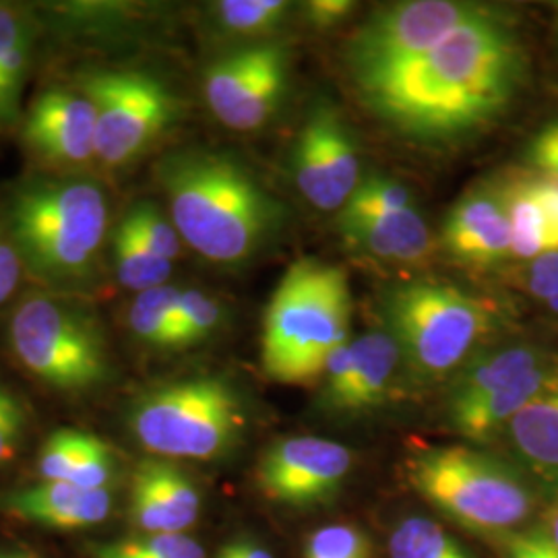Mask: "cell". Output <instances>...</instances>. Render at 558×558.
<instances>
[{
  "instance_id": "6da1fadb",
  "label": "cell",
  "mask_w": 558,
  "mask_h": 558,
  "mask_svg": "<svg viewBox=\"0 0 558 558\" xmlns=\"http://www.w3.org/2000/svg\"><path fill=\"white\" fill-rule=\"evenodd\" d=\"M525 75L527 57L518 32L486 7L418 59L359 92L399 133L414 140H453L499 119Z\"/></svg>"
},
{
  "instance_id": "7a4b0ae2",
  "label": "cell",
  "mask_w": 558,
  "mask_h": 558,
  "mask_svg": "<svg viewBox=\"0 0 558 558\" xmlns=\"http://www.w3.org/2000/svg\"><path fill=\"white\" fill-rule=\"evenodd\" d=\"M156 174L180 239L216 265L253 259L283 221L281 203L230 154L174 151Z\"/></svg>"
},
{
  "instance_id": "3957f363",
  "label": "cell",
  "mask_w": 558,
  "mask_h": 558,
  "mask_svg": "<svg viewBox=\"0 0 558 558\" xmlns=\"http://www.w3.org/2000/svg\"><path fill=\"white\" fill-rule=\"evenodd\" d=\"M0 226L29 276L50 292L75 294L100 274L110 201L98 180L34 177L9 191Z\"/></svg>"
},
{
  "instance_id": "277c9868",
  "label": "cell",
  "mask_w": 558,
  "mask_h": 558,
  "mask_svg": "<svg viewBox=\"0 0 558 558\" xmlns=\"http://www.w3.org/2000/svg\"><path fill=\"white\" fill-rule=\"evenodd\" d=\"M350 319L345 274L320 260H296L279 281L263 320L265 375L288 385L323 379L327 360L348 343Z\"/></svg>"
},
{
  "instance_id": "5b68a950",
  "label": "cell",
  "mask_w": 558,
  "mask_h": 558,
  "mask_svg": "<svg viewBox=\"0 0 558 558\" xmlns=\"http://www.w3.org/2000/svg\"><path fill=\"white\" fill-rule=\"evenodd\" d=\"M7 338L29 375L64 393L92 391L112 375L100 317L75 294H25L9 317Z\"/></svg>"
},
{
  "instance_id": "8992f818",
  "label": "cell",
  "mask_w": 558,
  "mask_h": 558,
  "mask_svg": "<svg viewBox=\"0 0 558 558\" xmlns=\"http://www.w3.org/2000/svg\"><path fill=\"white\" fill-rule=\"evenodd\" d=\"M405 470L422 499L472 532H509L534 509L527 484L511 468L470 447L422 449Z\"/></svg>"
},
{
  "instance_id": "52a82bcc",
  "label": "cell",
  "mask_w": 558,
  "mask_h": 558,
  "mask_svg": "<svg viewBox=\"0 0 558 558\" xmlns=\"http://www.w3.org/2000/svg\"><path fill=\"white\" fill-rule=\"evenodd\" d=\"M246 424L236 389L220 377L160 385L131 408L129 426L154 456L207 461L223 456Z\"/></svg>"
},
{
  "instance_id": "ba28073f",
  "label": "cell",
  "mask_w": 558,
  "mask_h": 558,
  "mask_svg": "<svg viewBox=\"0 0 558 558\" xmlns=\"http://www.w3.org/2000/svg\"><path fill=\"white\" fill-rule=\"evenodd\" d=\"M385 317L401 356L424 377L453 371L499 323L490 302L435 281L393 288Z\"/></svg>"
},
{
  "instance_id": "9c48e42d",
  "label": "cell",
  "mask_w": 558,
  "mask_h": 558,
  "mask_svg": "<svg viewBox=\"0 0 558 558\" xmlns=\"http://www.w3.org/2000/svg\"><path fill=\"white\" fill-rule=\"evenodd\" d=\"M80 89L96 108L98 161L112 170L140 160L179 117L172 89L145 71L92 69Z\"/></svg>"
},
{
  "instance_id": "30bf717a",
  "label": "cell",
  "mask_w": 558,
  "mask_h": 558,
  "mask_svg": "<svg viewBox=\"0 0 558 558\" xmlns=\"http://www.w3.org/2000/svg\"><path fill=\"white\" fill-rule=\"evenodd\" d=\"M484 9V4L461 0H408L380 9L348 44L345 60L356 87L418 59Z\"/></svg>"
},
{
  "instance_id": "8fae6325",
  "label": "cell",
  "mask_w": 558,
  "mask_h": 558,
  "mask_svg": "<svg viewBox=\"0 0 558 558\" xmlns=\"http://www.w3.org/2000/svg\"><path fill=\"white\" fill-rule=\"evenodd\" d=\"M290 59L279 44H257L216 60L205 73V100L223 126L257 131L278 110Z\"/></svg>"
},
{
  "instance_id": "7c38bea8",
  "label": "cell",
  "mask_w": 558,
  "mask_h": 558,
  "mask_svg": "<svg viewBox=\"0 0 558 558\" xmlns=\"http://www.w3.org/2000/svg\"><path fill=\"white\" fill-rule=\"evenodd\" d=\"M292 174L302 197L320 211H341L360 184L356 141L331 106H315L292 154Z\"/></svg>"
},
{
  "instance_id": "4fadbf2b",
  "label": "cell",
  "mask_w": 558,
  "mask_h": 558,
  "mask_svg": "<svg viewBox=\"0 0 558 558\" xmlns=\"http://www.w3.org/2000/svg\"><path fill=\"white\" fill-rule=\"evenodd\" d=\"M352 451L323 437H288L259 461L257 482L267 499L306 507L331 499L352 470Z\"/></svg>"
},
{
  "instance_id": "5bb4252c",
  "label": "cell",
  "mask_w": 558,
  "mask_h": 558,
  "mask_svg": "<svg viewBox=\"0 0 558 558\" xmlns=\"http://www.w3.org/2000/svg\"><path fill=\"white\" fill-rule=\"evenodd\" d=\"M96 108L81 89H48L21 122L25 145L52 168L77 172L98 161Z\"/></svg>"
},
{
  "instance_id": "9a60e30c",
  "label": "cell",
  "mask_w": 558,
  "mask_h": 558,
  "mask_svg": "<svg viewBox=\"0 0 558 558\" xmlns=\"http://www.w3.org/2000/svg\"><path fill=\"white\" fill-rule=\"evenodd\" d=\"M442 242L456 259L472 267L511 259V226L500 186L463 195L445 221Z\"/></svg>"
},
{
  "instance_id": "2e32d148",
  "label": "cell",
  "mask_w": 558,
  "mask_h": 558,
  "mask_svg": "<svg viewBox=\"0 0 558 558\" xmlns=\"http://www.w3.org/2000/svg\"><path fill=\"white\" fill-rule=\"evenodd\" d=\"M201 511L193 480L170 461H141L131 488V515L145 536L184 534Z\"/></svg>"
},
{
  "instance_id": "e0dca14e",
  "label": "cell",
  "mask_w": 558,
  "mask_h": 558,
  "mask_svg": "<svg viewBox=\"0 0 558 558\" xmlns=\"http://www.w3.org/2000/svg\"><path fill=\"white\" fill-rule=\"evenodd\" d=\"M2 507L29 523L52 530H87L110 515L112 493L71 482H40L7 497Z\"/></svg>"
},
{
  "instance_id": "ac0fdd59",
  "label": "cell",
  "mask_w": 558,
  "mask_h": 558,
  "mask_svg": "<svg viewBox=\"0 0 558 558\" xmlns=\"http://www.w3.org/2000/svg\"><path fill=\"white\" fill-rule=\"evenodd\" d=\"M338 228L350 246L377 259L416 263L430 251L426 221L414 207L385 216H339Z\"/></svg>"
},
{
  "instance_id": "d6986e66",
  "label": "cell",
  "mask_w": 558,
  "mask_h": 558,
  "mask_svg": "<svg viewBox=\"0 0 558 558\" xmlns=\"http://www.w3.org/2000/svg\"><path fill=\"white\" fill-rule=\"evenodd\" d=\"M352 362L343 387L327 403L341 412H364L385 398L401 359L398 341L387 331H373L350 341Z\"/></svg>"
},
{
  "instance_id": "ffe728a7",
  "label": "cell",
  "mask_w": 558,
  "mask_h": 558,
  "mask_svg": "<svg viewBox=\"0 0 558 558\" xmlns=\"http://www.w3.org/2000/svg\"><path fill=\"white\" fill-rule=\"evenodd\" d=\"M557 377L558 366L555 362L539 366L499 391L468 403L451 405V422L461 437L476 442L488 440L502 426L507 428L509 422Z\"/></svg>"
},
{
  "instance_id": "44dd1931",
  "label": "cell",
  "mask_w": 558,
  "mask_h": 558,
  "mask_svg": "<svg viewBox=\"0 0 558 558\" xmlns=\"http://www.w3.org/2000/svg\"><path fill=\"white\" fill-rule=\"evenodd\" d=\"M36 36L38 25L29 11L0 2V131H11L21 122Z\"/></svg>"
},
{
  "instance_id": "7402d4cb",
  "label": "cell",
  "mask_w": 558,
  "mask_h": 558,
  "mask_svg": "<svg viewBox=\"0 0 558 558\" xmlns=\"http://www.w3.org/2000/svg\"><path fill=\"white\" fill-rule=\"evenodd\" d=\"M507 433L534 470L558 480V377L509 422Z\"/></svg>"
},
{
  "instance_id": "603a6c76",
  "label": "cell",
  "mask_w": 558,
  "mask_h": 558,
  "mask_svg": "<svg viewBox=\"0 0 558 558\" xmlns=\"http://www.w3.org/2000/svg\"><path fill=\"white\" fill-rule=\"evenodd\" d=\"M550 362L553 356L539 350L538 345H527V343L507 345L486 356H480L456 380L449 408L499 391L509 383Z\"/></svg>"
},
{
  "instance_id": "cb8c5ba5",
  "label": "cell",
  "mask_w": 558,
  "mask_h": 558,
  "mask_svg": "<svg viewBox=\"0 0 558 558\" xmlns=\"http://www.w3.org/2000/svg\"><path fill=\"white\" fill-rule=\"evenodd\" d=\"M500 191L511 226V259L530 263L555 251L548 221L530 184V174L507 180L500 184Z\"/></svg>"
},
{
  "instance_id": "d4e9b609",
  "label": "cell",
  "mask_w": 558,
  "mask_h": 558,
  "mask_svg": "<svg viewBox=\"0 0 558 558\" xmlns=\"http://www.w3.org/2000/svg\"><path fill=\"white\" fill-rule=\"evenodd\" d=\"M110 248L114 276L122 288L141 294L168 283L172 263L156 255L124 218L112 232Z\"/></svg>"
},
{
  "instance_id": "484cf974",
  "label": "cell",
  "mask_w": 558,
  "mask_h": 558,
  "mask_svg": "<svg viewBox=\"0 0 558 558\" xmlns=\"http://www.w3.org/2000/svg\"><path fill=\"white\" fill-rule=\"evenodd\" d=\"M179 296L180 288L170 283L137 294L126 308V327L133 338L149 348L168 350Z\"/></svg>"
},
{
  "instance_id": "4316f807",
  "label": "cell",
  "mask_w": 558,
  "mask_h": 558,
  "mask_svg": "<svg viewBox=\"0 0 558 558\" xmlns=\"http://www.w3.org/2000/svg\"><path fill=\"white\" fill-rule=\"evenodd\" d=\"M223 323V304L199 288H180L168 350L191 348L209 338Z\"/></svg>"
},
{
  "instance_id": "83f0119b",
  "label": "cell",
  "mask_w": 558,
  "mask_h": 558,
  "mask_svg": "<svg viewBox=\"0 0 558 558\" xmlns=\"http://www.w3.org/2000/svg\"><path fill=\"white\" fill-rule=\"evenodd\" d=\"M391 558H474L433 519L408 518L389 538Z\"/></svg>"
},
{
  "instance_id": "f1b7e54d",
  "label": "cell",
  "mask_w": 558,
  "mask_h": 558,
  "mask_svg": "<svg viewBox=\"0 0 558 558\" xmlns=\"http://www.w3.org/2000/svg\"><path fill=\"white\" fill-rule=\"evenodd\" d=\"M290 11L281 0H221L211 7L216 25L234 36H263L276 29Z\"/></svg>"
},
{
  "instance_id": "f546056e",
  "label": "cell",
  "mask_w": 558,
  "mask_h": 558,
  "mask_svg": "<svg viewBox=\"0 0 558 558\" xmlns=\"http://www.w3.org/2000/svg\"><path fill=\"white\" fill-rule=\"evenodd\" d=\"M94 558H205L199 542L186 534L120 539L92 548Z\"/></svg>"
},
{
  "instance_id": "4dcf8cb0",
  "label": "cell",
  "mask_w": 558,
  "mask_h": 558,
  "mask_svg": "<svg viewBox=\"0 0 558 558\" xmlns=\"http://www.w3.org/2000/svg\"><path fill=\"white\" fill-rule=\"evenodd\" d=\"M403 209H412L410 191L398 180L371 177L360 180L354 195L343 205L339 216L362 218V216H385Z\"/></svg>"
},
{
  "instance_id": "1f68e13d",
  "label": "cell",
  "mask_w": 558,
  "mask_h": 558,
  "mask_svg": "<svg viewBox=\"0 0 558 558\" xmlns=\"http://www.w3.org/2000/svg\"><path fill=\"white\" fill-rule=\"evenodd\" d=\"M122 218L131 223V228L137 232V236L156 255H160L161 259L170 260V263L179 259L180 251H182L179 230L154 203L140 201Z\"/></svg>"
},
{
  "instance_id": "d6a6232c",
  "label": "cell",
  "mask_w": 558,
  "mask_h": 558,
  "mask_svg": "<svg viewBox=\"0 0 558 558\" xmlns=\"http://www.w3.org/2000/svg\"><path fill=\"white\" fill-rule=\"evenodd\" d=\"M117 476V456L110 445L81 433L80 449L69 482L87 490H110Z\"/></svg>"
},
{
  "instance_id": "836d02e7",
  "label": "cell",
  "mask_w": 558,
  "mask_h": 558,
  "mask_svg": "<svg viewBox=\"0 0 558 558\" xmlns=\"http://www.w3.org/2000/svg\"><path fill=\"white\" fill-rule=\"evenodd\" d=\"M304 558H373V544L359 527L336 523L311 534Z\"/></svg>"
},
{
  "instance_id": "e575fe53",
  "label": "cell",
  "mask_w": 558,
  "mask_h": 558,
  "mask_svg": "<svg viewBox=\"0 0 558 558\" xmlns=\"http://www.w3.org/2000/svg\"><path fill=\"white\" fill-rule=\"evenodd\" d=\"M80 439L81 433L77 430H59L44 442L38 458L41 482H69L77 458Z\"/></svg>"
},
{
  "instance_id": "d590c367",
  "label": "cell",
  "mask_w": 558,
  "mask_h": 558,
  "mask_svg": "<svg viewBox=\"0 0 558 558\" xmlns=\"http://www.w3.org/2000/svg\"><path fill=\"white\" fill-rule=\"evenodd\" d=\"M25 410L15 393L0 383V468L15 458L25 433Z\"/></svg>"
},
{
  "instance_id": "8d00e7d4",
  "label": "cell",
  "mask_w": 558,
  "mask_h": 558,
  "mask_svg": "<svg viewBox=\"0 0 558 558\" xmlns=\"http://www.w3.org/2000/svg\"><path fill=\"white\" fill-rule=\"evenodd\" d=\"M525 288L558 317V251L544 253L527 263Z\"/></svg>"
},
{
  "instance_id": "74e56055",
  "label": "cell",
  "mask_w": 558,
  "mask_h": 558,
  "mask_svg": "<svg viewBox=\"0 0 558 558\" xmlns=\"http://www.w3.org/2000/svg\"><path fill=\"white\" fill-rule=\"evenodd\" d=\"M525 158L534 168V174L558 186V120L544 124L532 137Z\"/></svg>"
},
{
  "instance_id": "f35d334b",
  "label": "cell",
  "mask_w": 558,
  "mask_h": 558,
  "mask_svg": "<svg viewBox=\"0 0 558 558\" xmlns=\"http://www.w3.org/2000/svg\"><path fill=\"white\" fill-rule=\"evenodd\" d=\"M25 274V265L13 240L9 239V234L0 226V306L17 294Z\"/></svg>"
},
{
  "instance_id": "ab89813d",
  "label": "cell",
  "mask_w": 558,
  "mask_h": 558,
  "mask_svg": "<svg viewBox=\"0 0 558 558\" xmlns=\"http://www.w3.org/2000/svg\"><path fill=\"white\" fill-rule=\"evenodd\" d=\"M530 184H532V191H534L539 207H542V211L546 216V221H548L555 251H558V186L555 182L542 179V177L534 174V172L530 174Z\"/></svg>"
},
{
  "instance_id": "60d3db41",
  "label": "cell",
  "mask_w": 558,
  "mask_h": 558,
  "mask_svg": "<svg viewBox=\"0 0 558 558\" xmlns=\"http://www.w3.org/2000/svg\"><path fill=\"white\" fill-rule=\"evenodd\" d=\"M354 9L348 0H313L306 4V17L315 27H331L345 20Z\"/></svg>"
},
{
  "instance_id": "b9f144b4",
  "label": "cell",
  "mask_w": 558,
  "mask_h": 558,
  "mask_svg": "<svg viewBox=\"0 0 558 558\" xmlns=\"http://www.w3.org/2000/svg\"><path fill=\"white\" fill-rule=\"evenodd\" d=\"M546 542L548 534L542 530L518 534L509 542V558H544Z\"/></svg>"
},
{
  "instance_id": "7bdbcfd3",
  "label": "cell",
  "mask_w": 558,
  "mask_h": 558,
  "mask_svg": "<svg viewBox=\"0 0 558 558\" xmlns=\"http://www.w3.org/2000/svg\"><path fill=\"white\" fill-rule=\"evenodd\" d=\"M216 558H274L269 550H265L253 539H234L228 542Z\"/></svg>"
},
{
  "instance_id": "ee69618b",
  "label": "cell",
  "mask_w": 558,
  "mask_h": 558,
  "mask_svg": "<svg viewBox=\"0 0 558 558\" xmlns=\"http://www.w3.org/2000/svg\"><path fill=\"white\" fill-rule=\"evenodd\" d=\"M0 558H40L23 548H0Z\"/></svg>"
},
{
  "instance_id": "f6af8a7d",
  "label": "cell",
  "mask_w": 558,
  "mask_h": 558,
  "mask_svg": "<svg viewBox=\"0 0 558 558\" xmlns=\"http://www.w3.org/2000/svg\"><path fill=\"white\" fill-rule=\"evenodd\" d=\"M548 538L555 544V548H557L558 553V511L557 515L553 518V523H550V534H548Z\"/></svg>"
},
{
  "instance_id": "bcb514c9",
  "label": "cell",
  "mask_w": 558,
  "mask_h": 558,
  "mask_svg": "<svg viewBox=\"0 0 558 558\" xmlns=\"http://www.w3.org/2000/svg\"><path fill=\"white\" fill-rule=\"evenodd\" d=\"M557 46H558V21H557Z\"/></svg>"
}]
</instances>
